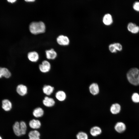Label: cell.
Wrapping results in <instances>:
<instances>
[{
  "mask_svg": "<svg viewBox=\"0 0 139 139\" xmlns=\"http://www.w3.org/2000/svg\"><path fill=\"white\" fill-rule=\"evenodd\" d=\"M29 29L32 34H36L44 33L46 30V26L42 21L33 22L29 26Z\"/></svg>",
  "mask_w": 139,
  "mask_h": 139,
  "instance_id": "cell-1",
  "label": "cell"
},
{
  "mask_svg": "<svg viewBox=\"0 0 139 139\" xmlns=\"http://www.w3.org/2000/svg\"><path fill=\"white\" fill-rule=\"evenodd\" d=\"M127 77L129 82L134 85H139V70L136 68L131 69L127 74Z\"/></svg>",
  "mask_w": 139,
  "mask_h": 139,
  "instance_id": "cell-2",
  "label": "cell"
},
{
  "mask_svg": "<svg viewBox=\"0 0 139 139\" xmlns=\"http://www.w3.org/2000/svg\"><path fill=\"white\" fill-rule=\"evenodd\" d=\"M51 65L50 63L47 60L43 61L39 65L40 71L44 73L48 72L50 70Z\"/></svg>",
  "mask_w": 139,
  "mask_h": 139,
  "instance_id": "cell-3",
  "label": "cell"
},
{
  "mask_svg": "<svg viewBox=\"0 0 139 139\" xmlns=\"http://www.w3.org/2000/svg\"><path fill=\"white\" fill-rule=\"evenodd\" d=\"M57 41L59 45L62 46H67L70 44L69 38L67 36L63 35L58 36L57 38Z\"/></svg>",
  "mask_w": 139,
  "mask_h": 139,
  "instance_id": "cell-4",
  "label": "cell"
},
{
  "mask_svg": "<svg viewBox=\"0 0 139 139\" xmlns=\"http://www.w3.org/2000/svg\"><path fill=\"white\" fill-rule=\"evenodd\" d=\"M16 91L20 95L24 96L27 93L28 88L25 85L23 84H20L17 86Z\"/></svg>",
  "mask_w": 139,
  "mask_h": 139,
  "instance_id": "cell-5",
  "label": "cell"
},
{
  "mask_svg": "<svg viewBox=\"0 0 139 139\" xmlns=\"http://www.w3.org/2000/svg\"><path fill=\"white\" fill-rule=\"evenodd\" d=\"M102 22L103 24L107 26L111 25L113 22L111 15L109 13L105 14L102 18Z\"/></svg>",
  "mask_w": 139,
  "mask_h": 139,
  "instance_id": "cell-6",
  "label": "cell"
},
{
  "mask_svg": "<svg viewBox=\"0 0 139 139\" xmlns=\"http://www.w3.org/2000/svg\"><path fill=\"white\" fill-rule=\"evenodd\" d=\"M2 108L5 111H9L12 108V103L8 99H4L2 101Z\"/></svg>",
  "mask_w": 139,
  "mask_h": 139,
  "instance_id": "cell-7",
  "label": "cell"
},
{
  "mask_svg": "<svg viewBox=\"0 0 139 139\" xmlns=\"http://www.w3.org/2000/svg\"><path fill=\"white\" fill-rule=\"evenodd\" d=\"M27 56L29 60L31 62H37L39 58L38 54L35 51L29 52Z\"/></svg>",
  "mask_w": 139,
  "mask_h": 139,
  "instance_id": "cell-8",
  "label": "cell"
},
{
  "mask_svg": "<svg viewBox=\"0 0 139 139\" xmlns=\"http://www.w3.org/2000/svg\"><path fill=\"white\" fill-rule=\"evenodd\" d=\"M42 103L45 106L47 107H51L54 105L55 101L53 98L46 96L43 100Z\"/></svg>",
  "mask_w": 139,
  "mask_h": 139,
  "instance_id": "cell-9",
  "label": "cell"
},
{
  "mask_svg": "<svg viewBox=\"0 0 139 139\" xmlns=\"http://www.w3.org/2000/svg\"><path fill=\"white\" fill-rule=\"evenodd\" d=\"M90 93L93 95H95L99 93V89L98 85L96 83H93L89 87Z\"/></svg>",
  "mask_w": 139,
  "mask_h": 139,
  "instance_id": "cell-10",
  "label": "cell"
},
{
  "mask_svg": "<svg viewBox=\"0 0 139 139\" xmlns=\"http://www.w3.org/2000/svg\"><path fill=\"white\" fill-rule=\"evenodd\" d=\"M45 52L46 58L49 59H54L57 55V53L53 48L46 50Z\"/></svg>",
  "mask_w": 139,
  "mask_h": 139,
  "instance_id": "cell-11",
  "label": "cell"
},
{
  "mask_svg": "<svg viewBox=\"0 0 139 139\" xmlns=\"http://www.w3.org/2000/svg\"><path fill=\"white\" fill-rule=\"evenodd\" d=\"M115 130L118 132L121 133L124 132L126 129L125 124L122 122H118L115 125Z\"/></svg>",
  "mask_w": 139,
  "mask_h": 139,
  "instance_id": "cell-12",
  "label": "cell"
},
{
  "mask_svg": "<svg viewBox=\"0 0 139 139\" xmlns=\"http://www.w3.org/2000/svg\"><path fill=\"white\" fill-rule=\"evenodd\" d=\"M29 126L33 129H38L41 126V123L38 120L33 119L29 122Z\"/></svg>",
  "mask_w": 139,
  "mask_h": 139,
  "instance_id": "cell-13",
  "label": "cell"
},
{
  "mask_svg": "<svg viewBox=\"0 0 139 139\" xmlns=\"http://www.w3.org/2000/svg\"><path fill=\"white\" fill-rule=\"evenodd\" d=\"M54 90V87L49 85H45L42 88L43 93L48 95L51 94L53 92Z\"/></svg>",
  "mask_w": 139,
  "mask_h": 139,
  "instance_id": "cell-14",
  "label": "cell"
},
{
  "mask_svg": "<svg viewBox=\"0 0 139 139\" xmlns=\"http://www.w3.org/2000/svg\"><path fill=\"white\" fill-rule=\"evenodd\" d=\"M120 110V106L118 103L113 104L110 108V111L111 113L114 114H116L119 113Z\"/></svg>",
  "mask_w": 139,
  "mask_h": 139,
  "instance_id": "cell-15",
  "label": "cell"
},
{
  "mask_svg": "<svg viewBox=\"0 0 139 139\" xmlns=\"http://www.w3.org/2000/svg\"><path fill=\"white\" fill-rule=\"evenodd\" d=\"M55 96L56 99L60 101H63L66 98V94L63 91H59L55 94Z\"/></svg>",
  "mask_w": 139,
  "mask_h": 139,
  "instance_id": "cell-16",
  "label": "cell"
},
{
  "mask_svg": "<svg viewBox=\"0 0 139 139\" xmlns=\"http://www.w3.org/2000/svg\"><path fill=\"white\" fill-rule=\"evenodd\" d=\"M13 129L14 134L17 136H20L22 135L20 127V123L16 121L13 126Z\"/></svg>",
  "mask_w": 139,
  "mask_h": 139,
  "instance_id": "cell-17",
  "label": "cell"
},
{
  "mask_svg": "<svg viewBox=\"0 0 139 139\" xmlns=\"http://www.w3.org/2000/svg\"><path fill=\"white\" fill-rule=\"evenodd\" d=\"M102 132L101 128L97 126L92 127L90 129V133L93 136H96L100 135Z\"/></svg>",
  "mask_w": 139,
  "mask_h": 139,
  "instance_id": "cell-18",
  "label": "cell"
},
{
  "mask_svg": "<svg viewBox=\"0 0 139 139\" xmlns=\"http://www.w3.org/2000/svg\"><path fill=\"white\" fill-rule=\"evenodd\" d=\"M40 133L36 130L31 131L28 134L29 139H40Z\"/></svg>",
  "mask_w": 139,
  "mask_h": 139,
  "instance_id": "cell-19",
  "label": "cell"
},
{
  "mask_svg": "<svg viewBox=\"0 0 139 139\" xmlns=\"http://www.w3.org/2000/svg\"><path fill=\"white\" fill-rule=\"evenodd\" d=\"M44 113V111L43 109L39 107L36 108L34 110L33 112V115L35 117L39 118L43 116Z\"/></svg>",
  "mask_w": 139,
  "mask_h": 139,
  "instance_id": "cell-20",
  "label": "cell"
},
{
  "mask_svg": "<svg viewBox=\"0 0 139 139\" xmlns=\"http://www.w3.org/2000/svg\"><path fill=\"white\" fill-rule=\"evenodd\" d=\"M20 127L22 135H24L26 133L27 126L25 122L21 121L20 123Z\"/></svg>",
  "mask_w": 139,
  "mask_h": 139,
  "instance_id": "cell-21",
  "label": "cell"
},
{
  "mask_svg": "<svg viewBox=\"0 0 139 139\" xmlns=\"http://www.w3.org/2000/svg\"><path fill=\"white\" fill-rule=\"evenodd\" d=\"M76 137L77 139H88V135L83 132H79L76 135Z\"/></svg>",
  "mask_w": 139,
  "mask_h": 139,
  "instance_id": "cell-22",
  "label": "cell"
},
{
  "mask_svg": "<svg viewBox=\"0 0 139 139\" xmlns=\"http://www.w3.org/2000/svg\"><path fill=\"white\" fill-rule=\"evenodd\" d=\"M3 76L6 78H9L11 75V73L7 68L3 67Z\"/></svg>",
  "mask_w": 139,
  "mask_h": 139,
  "instance_id": "cell-23",
  "label": "cell"
},
{
  "mask_svg": "<svg viewBox=\"0 0 139 139\" xmlns=\"http://www.w3.org/2000/svg\"><path fill=\"white\" fill-rule=\"evenodd\" d=\"M132 99L135 103L139 102V94L136 93H134L132 96Z\"/></svg>",
  "mask_w": 139,
  "mask_h": 139,
  "instance_id": "cell-24",
  "label": "cell"
},
{
  "mask_svg": "<svg viewBox=\"0 0 139 139\" xmlns=\"http://www.w3.org/2000/svg\"><path fill=\"white\" fill-rule=\"evenodd\" d=\"M108 48L110 51L112 53H116L117 51L113 44H110Z\"/></svg>",
  "mask_w": 139,
  "mask_h": 139,
  "instance_id": "cell-25",
  "label": "cell"
},
{
  "mask_svg": "<svg viewBox=\"0 0 139 139\" xmlns=\"http://www.w3.org/2000/svg\"><path fill=\"white\" fill-rule=\"evenodd\" d=\"M113 44L117 51H120L122 50V47L120 44L118 43H115Z\"/></svg>",
  "mask_w": 139,
  "mask_h": 139,
  "instance_id": "cell-26",
  "label": "cell"
},
{
  "mask_svg": "<svg viewBox=\"0 0 139 139\" xmlns=\"http://www.w3.org/2000/svg\"><path fill=\"white\" fill-rule=\"evenodd\" d=\"M136 25L135 23H133L132 22H130L129 23L127 26V28L128 30L130 32L132 31Z\"/></svg>",
  "mask_w": 139,
  "mask_h": 139,
  "instance_id": "cell-27",
  "label": "cell"
},
{
  "mask_svg": "<svg viewBox=\"0 0 139 139\" xmlns=\"http://www.w3.org/2000/svg\"><path fill=\"white\" fill-rule=\"evenodd\" d=\"M133 7L135 10L139 12V2H135L133 4Z\"/></svg>",
  "mask_w": 139,
  "mask_h": 139,
  "instance_id": "cell-28",
  "label": "cell"
},
{
  "mask_svg": "<svg viewBox=\"0 0 139 139\" xmlns=\"http://www.w3.org/2000/svg\"><path fill=\"white\" fill-rule=\"evenodd\" d=\"M139 32V27L136 25L133 29L131 32L133 33H136Z\"/></svg>",
  "mask_w": 139,
  "mask_h": 139,
  "instance_id": "cell-29",
  "label": "cell"
},
{
  "mask_svg": "<svg viewBox=\"0 0 139 139\" xmlns=\"http://www.w3.org/2000/svg\"><path fill=\"white\" fill-rule=\"evenodd\" d=\"M3 67H0V78L3 76Z\"/></svg>",
  "mask_w": 139,
  "mask_h": 139,
  "instance_id": "cell-30",
  "label": "cell"
},
{
  "mask_svg": "<svg viewBox=\"0 0 139 139\" xmlns=\"http://www.w3.org/2000/svg\"><path fill=\"white\" fill-rule=\"evenodd\" d=\"M16 1V0H7V1L11 3H13L15 2Z\"/></svg>",
  "mask_w": 139,
  "mask_h": 139,
  "instance_id": "cell-31",
  "label": "cell"
},
{
  "mask_svg": "<svg viewBox=\"0 0 139 139\" xmlns=\"http://www.w3.org/2000/svg\"><path fill=\"white\" fill-rule=\"evenodd\" d=\"M25 1L27 2H34L35 1V0H25Z\"/></svg>",
  "mask_w": 139,
  "mask_h": 139,
  "instance_id": "cell-32",
  "label": "cell"
},
{
  "mask_svg": "<svg viewBox=\"0 0 139 139\" xmlns=\"http://www.w3.org/2000/svg\"><path fill=\"white\" fill-rule=\"evenodd\" d=\"M0 139H3L2 137L0 135Z\"/></svg>",
  "mask_w": 139,
  "mask_h": 139,
  "instance_id": "cell-33",
  "label": "cell"
}]
</instances>
